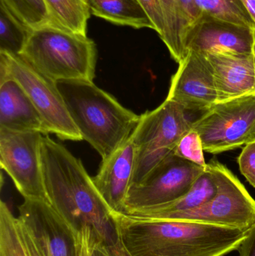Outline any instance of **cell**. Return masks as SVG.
I'll use <instances>...</instances> for the list:
<instances>
[{"mask_svg": "<svg viewBox=\"0 0 255 256\" xmlns=\"http://www.w3.org/2000/svg\"><path fill=\"white\" fill-rule=\"evenodd\" d=\"M214 69L218 102H227L255 92L253 54H208Z\"/></svg>", "mask_w": 255, "mask_h": 256, "instance_id": "9a60e30c", "label": "cell"}, {"mask_svg": "<svg viewBox=\"0 0 255 256\" xmlns=\"http://www.w3.org/2000/svg\"><path fill=\"white\" fill-rule=\"evenodd\" d=\"M104 248L105 250L106 251L109 256H130L126 252L125 249H124L119 240H118V242L115 244L109 246H104Z\"/></svg>", "mask_w": 255, "mask_h": 256, "instance_id": "4dcf8cb0", "label": "cell"}, {"mask_svg": "<svg viewBox=\"0 0 255 256\" xmlns=\"http://www.w3.org/2000/svg\"><path fill=\"white\" fill-rule=\"evenodd\" d=\"M92 256H109L108 255L106 251L105 250L104 246L98 242L94 248V252H93Z\"/></svg>", "mask_w": 255, "mask_h": 256, "instance_id": "d6a6232c", "label": "cell"}, {"mask_svg": "<svg viewBox=\"0 0 255 256\" xmlns=\"http://www.w3.org/2000/svg\"><path fill=\"white\" fill-rule=\"evenodd\" d=\"M215 173L217 192L196 208L171 214L161 220H182L248 230L255 224V200L239 179L217 160L209 162Z\"/></svg>", "mask_w": 255, "mask_h": 256, "instance_id": "52a82bcc", "label": "cell"}, {"mask_svg": "<svg viewBox=\"0 0 255 256\" xmlns=\"http://www.w3.org/2000/svg\"><path fill=\"white\" fill-rule=\"evenodd\" d=\"M41 161L46 196L54 210L76 233L89 227L103 246L116 244L113 216L82 161L47 135L42 138Z\"/></svg>", "mask_w": 255, "mask_h": 256, "instance_id": "6da1fadb", "label": "cell"}, {"mask_svg": "<svg viewBox=\"0 0 255 256\" xmlns=\"http://www.w3.org/2000/svg\"><path fill=\"white\" fill-rule=\"evenodd\" d=\"M178 64L166 99L186 111L205 112L217 104L214 69L207 56L190 50Z\"/></svg>", "mask_w": 255, "mask_h": 256, "instance_id": "7c38bea8", "label": "cell"}, {"mask_svg": "<svg viewBox=\"0 0 255 256\" xmlns=\"http://www.w3.org/2000/svg\"><path fill=\"white\" fill-rule=\"evenodd\" d=\"M217 192L215 173L208 164L205 172L199 176L191 189L181 198L166 204L137 209L124 215L136 219L160 220L171 214L196 208L211 200Z\"/></svg>", "mask_w": 255, "mask_h": 256, "instance_id": "ac0fdd59", "label": "cell"}, {"mask_svg": "<svg viewBox=\"0 0 255 256\" xmlns=\"http://www.w3.org/2000/svg\"><path fill=\"white\" fill-rule=\"evenodd\" d=\"M118 240L130 256H226L249 230L182 220L113 215Z\"/></svg>", "mask_w": 255, "mask_h": 256, "instance_id": "7a4b0ae2", "label": "cell"}, {"mask_svg": "<svg viewBox=\"0 0 255 256\" xmlns=\"http://www.w3.org/2000/svg\"><path fill=\"white\" fill-rule=\"evenodd\" d=\"M77 239L79 256H92L96 245L100 242L92 228L89 227L82 228L78 232Z\"/></svg>", "mask_w": 255, "mask_h": 256, "instance_id": "83f0119b", "label": "cell"}, {"mask_svg": "<svg viewBox=\"0 0 255 256\" xmlns=\"http://www.w3.org/2000/svg\"><path fill=\"white\" fill-rule=\"evenodd\" d=\"M255 22V0H241Z\"/></svg>", "mask_w": 255, "mask_h": 256, "instance_id": "1f68e13d", "label": "cell"}, {"mask_svg": "<svg viewBox=\"0 0 255 256\" xmlns=\"http://www.w3.org/2000/svg\"><path fill=\"white\" fill-rule=\"evenodd\" d=\"M91 14L112 24L155 30L139 0H87Z\"/></svg>", "mask_w": 255, "mask_h": 256, "instance_id": "d6986e66", "label": "cell"}, {"mask_svg": "<svg viewBox=\"0 0 255 256\" xmlns=\"http://www.w3.org/2000/svg\"><path fill=\"white\" fill-rule=\"evenodd\" d=\"M204 152L203 142L200 135L197 131L191 129L182 137L175 148L174 154L196 165L207 168L208 164L205 161Z\"/></svg>", "mask_w": 255, "mask_h": 256, "instance_id": "d4e9b609", "label": "cell"}, {"mask_svg": "<svg viewBox=\"0 0 255 256\" xmlns=\"http://www.w3.org/2000/svg\"><path fill=\"white\" fill-rule=\"evenodd\" d=\"M19 212L21 224L44 256H79L78 233L48 202L24 200Z\"/></svg>", "mask_w": 255, "mask_h": 256, "instance_id": "8fae6325", "label": "cell"}, {"mask_svg": "<svg viewBox=\"0 0 255 256\" xmlns=\"http://www.w3.org/2000/svg\"><path fill=\"white\" fill-rule=\"evenodd\" d=\"M238 250L239 256H255V224L249 230L247 237Z\"/></svg>", "mask_w": 255, "mask_h": 256, "instance_id": "f1b7e54d", "label": "cell"}, {"mask_svg": "<svg viewBox=\"0 0 255 256\" xmlns=\"http://www.w3.org/2000/svg\"><path fill=\"white\" fill-rule=\"evenodd\" d=\"M31 28L21 22L0 0V52L20 55Z\"/></svg>", "mask_w": 255, "mask_h": 256, "instance_id": "7402d4cb", "label": "cell"}, {"mask_svg": "<svg viewBox=\"0 0 255 256\" xmlns=\"http://www.w3.org/2000/svg\"><path fill=\"white\" fill-rule=\"evenodd\" d=\"M43 134L0 128V164L24 200L48 202L41 161Z\"/></svg>", "mask_w": 255, "mask_h": 256, "instance_id": "9c48e42d", "label": "cell"}, {"mask_svg": "<svg viewBox=\"0 0 255 256\" xmlns=\"http://www.w3.org/2000/svg\"><path fill=\"white\" fill-rule=\"evenodd\" d=\"M56 84L82 140L102 160L119 148L137 127L140 116L124 108L94 82L71 80Z\"/></svg>", "mask_w": 255, "mask_h": 256, "instance_id": "3957f363", "label": "cell"}, {"mask_svg": "<svg viewBox=\"0 0 255 256\" xmlns=\"http://www.w3.org/2000/svg\"><path fill=\"white\" fill-rule=\"evenodd\" d=\"M202 16L255 31V22L241 0H196Z\"/></svg>", "mask_w": 255, "mask_h": 256, "instance_id": "44dd1931", "label": "cell"}, {"mask_svg": "<svg viewBox=\"0 0 255 256\" xmlns=\"http://www.w3.org/2000/svg\"><path fill=\"white\" fill-rule=\"evenodd\" d=\"M136 148L133 134L112 154L102 160L93 182L112 216L125 213L127 194L134 171Z\"/></svg>", "mask_w": 255, "mask_h": 256, "instance_id": "4fadbf2b", "label": "cell"}, {"mask_svg": "<svg viewBox=\"0 0 255 256\" xmlns=\"http://www.w3.org/2000/svg\"><path fill=\"white\" fill-rule=\"evenodd\" d=\"M254 31L250 28L202 16L189 34L187 52L208 54H253Z\"/></svg>", "mask_w": 255, "mask_h": 256, "instance_id": "5bb4252c", "label": "cell"}, {"mask_svg": "<svg viewBox=\"0 0 255 256\" xmlns=\"http://www.w3.org/2000/svg\"><path fill=\"white\" fill-rule=\"evenodd\" d=\"M160 38L164 32V19L160 0H139Z\"/></svg>", "mask_w": 255, "mask_h": 256, "instance_id": "4316f807", "label": "cell"}, {"mask_svg": "<svg viewBox=\"0 0 255 256\" xmlns=\"http://www.w3.org/2000/svg\"><path fill=\"white\" fill-rule=\"evenodd\" d=\"M253 55L255 64V31H254V42H253Z\"/></svg>", "mask_w": 255, "mask_h": 256, "instance_id": "836d02e7", "label": "cell"}, {"mask_svg": "<svg viewBox=\"0 0 255 256\" xmlns=\"http://www.w3.org/2000/svg\"><path fill=\"white\" fill-rule=\"evenodd\" d=\"M204 150L217 154L255 141V92L216 104L192 123Z\"/></svg>", "mask_w": 255, "mask_h": 256, "instance_id": "ba28073f", "label": "cell"}, {"mask_svg": "<svg viewBox=\"0 0 255 256\" xmlns=\"http://www.w3.org/2000/svg\"><path fill=\"white\" fill-rule=\"evenodd\" d=\"M51 24L64 30L87 36L91 15L87 0H44Z\"/></svg>", "mask_w": 255, "mask_h": 256, "instance_id": "ffe728a7", "label": "cell"}, {"mask_svg": "<svg viewBox=\"0 0 255 256\" xmlns=\"http://www.w3.org/2000/svg\"><path fill=\"white\" fill-rule=\"evenodd\" d=\"M21 57L55 82L95 78L97 50L87 36L49 24L30 32Z\"/></svg>", "mask_w": 255, "mask_h": 256, "instance_id": "277c9868", "label": "cell"}, {"mask_svg": "<svg viewBox=\"0 0 255 256\" xmlns=\"http://www.w3.org/2000/svg\"><path fill=\"white\" fill-rule=\"evenodd\" d=\"M0 128L47 135L43 121L28 94L11 78L0 80Z\"/></svg>", "mask_w": 255, "mask_h": 256, "instance_id": "2e32d148", "label": "cell"}, {"mask_svg": "<svg viewBox=\"0 0 255 256\" xmlns=\"http://www.w3.org/2000/svg\"><path fill=\"white\" fill-rule=\"evenodd\" d=\"M238 164L243 176L255 188V141L244 146L238 158Z\"/></svg>", "mask_w": 255, "mask_h": 256, "instance_id": "484cf974", "label": "cell"}, {"mask_svg": "<svg viewBox=\"0 0 255 256\" xmlns=\"http://www.w3.org/2000/svg\"><path fill=\"white\" fill-rule=\"evenodd\" d=\"M164 32L160 38L167 46L171 56L180 63L187 55L189 34L202 19L196 0H160Z\"/></svg>", "mask_w": 255, "mask_h": 256, "instance_id": "e0dca14e", "label": "cell"}, {"mask_svg": "<svg viewBox=\"0 0 255 256\" xmlns=\"http://www.w3.org/2000/svg\"><path fill=\"white\" fill-rule=\"evenodd\" d=\"M206 168L172 153L142 183L130 188L124 214L181 198Z\"/></svg>", "mask_w": 255, "mask_h": 256, "instance_id": "30bf717a", "label": "cell"}, {"mask_svg": "<svg viewBox=\"0 0 255 256\" xmlns=\"http://www.w3.org/2000/svg\"><path fill=\"white\" fill-rule=\"evenodd\" d=\"M9 10L28 28H37L51 24L44 0H1Z\"/></svg>", "mask_w": 255, "mask_h": 256, "instance_id": "cb8c5ba5", "label": "cell"}, {"mask_svg": "<svg viewBox=\"0 0 255 256\" xmlns=\"http://www.w3.org/2000/svg\"><path fill=\"white\" fill-rule=\"evenodd\" d=\"M0 256H29L19 218L3 201L0 203Z\"/></svg>", "mask_w": 255, "mask_h": 256, "instance_id": "603a6c76", "label": "cell"}, {"mask_svg": "<svg viewBox=\"0 0 255 256\" xmlns=\"http://www.w3.org/2000/svg\"><path fill=\"white\" fill-rule=\"evenodd\" d=\"M13 78L23 88L43 121L46 134L82 141L56 82L34 70L20 56L0 52V80Z\"/></svg>", "mask_w": 255, "mask_h": 256, "instance_id": "8992f818", "label": "cell"}, {"mask_svg": "<svg viewBox=\"0 0 255 256\" xmlns=\"http://www.w3.org/2000/svg\"><path fill=\"white\" fill-rule=\"evenodd\" d=\"M192 123L185 110L168 99L154 110L140 116L133 132L136 159L130 188L142 183L174 153L182 137L192 129Z\"/></svg>", "mask_w": 255, "mask_h": 256, "instance_id": "5b68a950", "label": "cell"}, {"mask_svg": "<svg viewBox=\"0 0 255 256\" xmlns=\"http://www.w3.org/2000/svg\"><path fill=\"white\" fill-rule=\"evenodd\" d=\"M19 222H20L22 237H23L24 240H25V246H26L27 250H28L29 256H44L41 250L40 249L38 245L33 238L32 236L25 230V227L21 224L20 220H19Z\"/></svg>", "mask_w": 255, "mask_h": 256, "instance_id": "f546056e", "label": "cell"}]
</instances>
